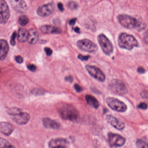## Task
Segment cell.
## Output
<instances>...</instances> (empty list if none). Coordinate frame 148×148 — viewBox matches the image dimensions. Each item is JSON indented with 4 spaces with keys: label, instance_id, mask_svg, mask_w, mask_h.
<instances>
[{
    "label": "cell",
    "instance_id": "cell-4",
    "mask_svg": "<svg viewBox=\"0 0 148 148\" xmlns=\"http://www.w3.org/2000/svg\"><path fill=\"white\" fill-rule=\"evenodd\" d=\"M110 90L116 95L123 96L128 92V90L124 83L122 80L114 79L112 80L109 85Z\"/></svg>",
    "mask_w": 148,
    "mask_h": 148
},
{
    "label": "cell",
    "instance_id": "cell-10",
    "mask_svg": "<svg viewBox=\"0 0 148 148\" xmlns=\"http://www.w3.org/2000/svg\"><path fill=\"white\" fill-rule=\"evenodd\" d=\"M11 15L10 8L5 0H0V24H5Z\"/></svg>",
    "mask_w": 148,
    "mask_h": 148
},
{
    "label": "cell",
    "instance_id": "cell-18",
    "mask_svg": "<svg viewBox=\"0 0 148 148\" xmlns=\"http://www.w3.org/2000/svg\"><path fill=\"white\" fill-rule=\"evenodd\" d=\"M14 130V127L11 124L7 122H0V132L9 136Z\"/></svg>",
    "mask_w": 148,
    "mask_h": 148
},
{
    "label": "cell",
    "instance_id": "cell-17",
    "mask_svg": "<svg viewBox=\"0 0 148 148\" xmlns=\"http://www.w3.org/2000/svg\"><path fill=\"white\" fill-rule=\"evenodd\" d=\"M9 47L6 40L0 39V60H4L6 58Z\"/></svg>",
    "mask_w": 148,
    "mask_h": 148
},
{
    "label": "cell",
    "instance_id": "cell-3",
    "mask_svg": "<svg viewBox=\"0 0 148 148\" xmlns=\"http://www.w3.org/2000/svg\"><path fill=\"white\" fill-rule=\"evenodd\" d=\"M118 21L119 24L125 28L129 29L139 28L140 22L134 17L126 14H120L118 16Z\"/></svg>",
    "mask_w": 148,
    "mask_h": 148
},
{
    "label": "cell",
    "instance_id": "cell-25",
    "mask_svg": "<svg viewBox=\"0 0 148 148\" xmlns=\"http://www.w3.org/2000/svg\"><path fill=\"white\" fill-rule=\"evenodd\" d=\"M136 145L138 148H147V142L142 139H138L136 142Z\"/></svg>",
    "mask_w": 148,
    "mask_h": 148
},
{
    "label": "cell",
    "instance_id": "cell-15",
    "mask_svg": "<svg viewBox=\"0 0 148 148\" xmlns=\"http://www.w3.org/2000/svg\"><path fill=\"white\" fill-rule=\"evenodd\" d=\"M69 143L65 138H57L52 139L49 142V147L50 148H66L68 147Z\"/></svg>",
    "mask_w": 148,
    "mask_h": 148
},
{
    "label": "cell",
    "instance_id": "cell-34",
    "mask_svg": "<svg viewBox=\"0 0 148 148\" xmlns=\"http://www.w3.org/2000/svg\"><path fill=\"white\" fill-rule=\"evenodd\" d=\"M15 60L17 63L19 64H21L23 62V58L21 56H18L15 57Z\"/></svg>",
    "mask_w": 148,
    "mask_h": 148
},
{
    "label": "cell",
    "instance_id": "cell-24",
    "mask_svg": "<svg viewBox=\"0 0 148 148\" xmlns=\"http://www.w3.org/2000/svg\"><path fill=\"white\" fill-rule=\"evenodd\" d=\"M18 21L21 25L24 26L28 24L29 22V20L25 15H23L20 16L18 19Z\"/></svg>",
    "mask_w": 148,
    "mask_h": 148
},
{
    "label": "cell",
    "instance_id": "cell-12",
    "mask_svg": "<svg viewBox=\"0 0 148 148\" xmlns=\"http://www.w3.org/2000/svg\"><path fill=\"white\" fill-rule=\"evenodd\" d=\"M12 7L17 12L25 13L27 9V5L24 0H11Z\"/></svg>",
    "mask_w": 148,
    "mask_h": 148
},
{
    "label": "cell",
    "instance_id": "cell-40",
    "mask_svg": "<svg viewBox=\"0 0 148 148\" xmlns=\"http://www.w3.org/2000/svg\"><path fill=\"white\" fill-rule=\"evenodd\" d=\"M73 30L76 32L78 33H80L79 28L78 27H76L75 28H73Z\"/></svg>",
    "mask_w": 148,
    "mask_h": 148
},
{
    "label": "cell",
    "instance_id": "cell-38",
    "mask_svg": "<svg viewBox=\"0 0 148 148\" xmlns=\"http://www.w3.org/2000/svg\"><path fill=\"white\" fill-rule=\"evenodd\" d=\"M65 79L66 81H68V82H70V83H72L73 81V78L71 76H67V77H66Z\"/></svg>",
    "mask_w": 148,
    "mask_h": 148
},
{
    "label": "cell",
    "instance_id": "cell-35",
    "mask_svg": "<svg viewBox=\"0 0 148 148\" xmlns=\"http://www.w3.org/2000/svg\"><path fill=\"white\" fill-rule=\"evenodd\" d=\"M141 96L144 99H147L148 98V92L147 91H143L141 93Z\"/></svg>",
    "mask_w": 148,
    "mask_h": 148
},
{
    "label": "cell",
    "instance_id": "cell-16",
    "mask_svg": "<svg viewBox=\"0 0 148 148\" xmlns=\"http://www.w3.org/2000/svg\"><path fill=\"white\" fill-rule=\"evenodd\" d=\"M40 30L44 34H59L62 32L60 28L49 25L42 26L40 28Z\"/></svg>",
    "mask_w": 148,
    "mask_h": 148
},
{
    "label": "cell",
    "instance_id": "cell-1",
    "mask_svg": "<svg viewBox=\"0 0 148 148\" xmlns=\"http://www.w3.org/2000/svg\"><path fill=\"white\" fill-rule=\"evenodd\" d=\"M58 112L61 118L64 120L76 122L79 118V113L77 110L69 104H62L59 108Z\"/></svg>",
    "mask_w": 148,
    "mask_h": 148
},
{
    "label": "cell",
    "instance_id": "cell-14",
    "mask_svg": "<svg viewBox=\"0 0 148 148\" xmlns=\"http://www.w3.org/2000/svg\"><path fill=\"white\" fill-rule=\"evenodd\" d=\"M12 119L18 124L22 125H25L29 122L30 116L27 112L21 111L14 116H12Z\"/></svg>",
    "mask_w": 148,
    "mask_h": 148
},
{
    "label": "cell",
    "instance_id": "cell-32",
    "mask_svg": "<svg viewBox=\"0 0 148 148\" xmlns=\"http://www.w3.org/2000/svg\"><path fill=\"white\" fill-rule=\"evenodd\" d=\"M74 87L75 90L77 92H80L83 91V89H82V87L78 84H75L74 85Z\"/></svg>",
    "mask_w": 148,
    "mask_h": 148
},
{
    "label": "cell",
    "instance_id": "cell-11",
    "mask_svg": "<svg viewBox=\"0 0 148 148\" xmlns=\"http://www.w3.org/2000/svg\"><path fill=\"white\" fill-rule=\"evenodd\" d=\"M55 9L53 3H49L39 7L37 9V14L41 17H47L51 15Z\"/></svg>",
    "mask_w": 148,
    "mask_h": 148
},
{
    "label": "cell",
    "instance_id": "cell-26",
    "mask_svg": "<svg viewBox=\"0 0 148 148\" xmlns=\"http://www.w3.org/2000/svg\"><path fill=\"white\" fill-rule=\"evenodd\" d=\"M21 111H22V110L21 109L14 107V108H12L8 109L7 110V113L12 116Z\"/></svg>",
    "mask_w": 148,
    "mask_h": 148
},
{
    "label": "cell",
    "instance_id": "cell-37",
    "mask_svg": "<svg viewBox=\"0 0 148 148\" xmlns=\"http://www.w3.org/2000/svg\"><path fill=\"white\" fill-rule=\"evenodd\" d=\"M58 8L60 10V12H64V6H63V4H62V3H61V2H59V3H58Z\"/></svg>",
    "mask_w": 148,
    "mask_h": 148
},
{
    "label": "cell",
    "instance_id": "cell-27",
    "mask_svg": "<svg viewBox=\"0 0 148 148\" xmlns=\"http://www.w3.org/2000/svg\"><path fill=\"white\" fill-rule=\"evenodd\" d=\"M67 7L71 10H76L79 8V5L77 2L75 1H71L69 2L67 4Z\"/></svg>",
    "mask_w": 148,
    "mask_h": 148
},
{
    "label": "cell",
    "instance_id": "cell-6",
    "mask_svg": "<svg viewBox=\"0 0 148 148\" xmlns=\"http://www.w3.org/2000/svg\"><path fill=\"white\" fill-rule=\"evenodd\" d=\"M106 103L111 109L118 112H125L127 109V106L124 103L116 98L107 97Z\"/></svg>",
    "mask_w": 148,
    "mask_h": 148
},
{
    "label": "cell",
    "instance_id": "cell-39",
    "mask_svg": "<svg viewBox=\"0 0 148 148\" xmlns=\"http://www.w3.org/2000/svg\"><path fill=\"white\" fill-rule=\"evenodd\" d=\"M76 21H77V18H74L71 20L70 22H69L70 25H74L75 23H76Z\"/></svg>",
    "mask_w": 148,
    "mask_h": 148
},
{
    "label": "cell",
    "instance_id": "cell-8",
    "mask_svg": "<svg viewBox=\"0 0 148 148\" xmlns=\"http://www.w3.org/2000/svg\"><path fill=\"white\" fill-rule=\"evenodd\" d=\"M88 73L92 77L98 81L103 82L106 80V76L99 68L95 66L87 65L85 66Z\"/></svg>",
    "mask_w": 148,
    "mask_h": 148
},
{
    "label": "cell",
    "instance_id": "cell-22",
    "mask_svg": "<svg viewBox=\"0 0 148 148\" xmlns=\"http://www.w3.org/2000/svg\"><path fill=\"white\" fill-rule=\"evenodd\" d=\"M85 99L88 105L95 109H97L100 106L99 102L97 99L92 95H86L85 97Z\"/></svg>",
    "mask_w": 148,
    "mask_h": 148
},
{
    "label": "cell",
    "instance_id": "cell-31",
    "mask_svg": "<svg viewBox=\"0 0 148 148\" xmlns=\"http://www.w3.org/2000/svg\"><path fill=\"white\" fill-rule=\"evenodd\" d=\"M45 51L47 56H51L52 54V50L49 47H45Z\"/></svg>",
    "mask_w": 148,
    "mask_h": 148
},
{
    "label": "cell",
    "instance_id": "cell-23",
    "mask_svg": "<svg viewBox=\"0 0 148 148\" xmlns=\"http://www.w3.org/2000/svg\"><path fill=\"white\" fill-rule=\"evenodd\" d=\"M14 147L7 140L0 138V148H12Z\"/></svg>",
    "mask_w": 148,
    "mask_h": 148
},
{
    "label": "cell",
    "instance_id": "cell-21",
    "mask_svg": "<svg viewBox=\"0 0 148 148\" xmlns=\"http://www.w3.org/2000/svg\"><path fill=\"white\" fill-rule=\"evenodd\" d=\"M29 32L25 28H20L18 33V40L21 43L26 42L28 38Z\"/></svg>",
    "mask_w": 148,
    "mask_h": 148
},
{
    "label": "cell",
    "instance_id": "cell-7",
    "mask_svg": "<svg viewBox=\"0 0 148 148\" xmlns=\"http://www.w3.org/2000/svg\"><path fill=\"white\" fill-rule=\"evenodd\" d=\"M77 45L79 49L83 51L89 53H94L98 50V47L96 44L87 39L80 40L77 42Z\"/></svg>",
    "mask_w": 148,
    "mask_h": 148
},
{
    "label": "cell",
    "instance_id": "cell-13",
    "mask_svg": "<svg viewBox=\"0 0 148 148\" xmlns=\"http://www.w3.org/2000/svg\"><path fill=\"white\" fill-rule=\"evenodd\" d=\"M106 119L110 124L119 130H123L125 128V125L124 123L119 119L116 118L112 115H107Z\"/></svg>",
    "mask_w": 148,
    "mask_h": 148
},
{
    "label": "cell",
    "instance_id": "cell-5",
    "mask_svg": "<svg viewBox=\"0 0 148 148\" xmlns=\"http://www.w3.org/2000/svg\"><path fill=\"white\" fill-rule=\"evenodd\" d=\"M97 40L104 53L108 56L111 55L113 53V47L109 39L104 34H100L98 36Z\"/></svg>",
    "mask_w": 148,
    "mask_h": 148
},
{
    "label": "cell",
    "instance_id": "cell-2",
    "mask_svg": "<svg viewBox=\"0 0 148 148\" xmlns=\"http://www.w3.org/2000/svg\"><path fill=\"white\" fill-rule=\"evenodd\" d=\"M118 43L119 47L128 50H132L139 46L138 41L134 36L125 33L119 34Z\"/></svg>",
    "mask_w": 148,
    "mask_h": 148
},
{
    "label": "cell",
    "instance_id": "cell-19",
    "mask_svg": "<svg viewBox=\"0 0 148 148\" xmlns=\"http://www.w3.org/2000/svg\"><path fill=\"white\" fill-rule=\"evenodd\" d=\"M43 123L45 127L47 129L58 130L60 127V124L58 122L49 118L44 119Z\"/></svg>",
    "mask_w": 148,
    "mask_h": 148
},
{
    "label": "cell",
    "instance_id": "cell-33",
    "mask_svg": "<svg viewBox=\"0 0 148 148\" xmlns=\"http://www.w3.org/2000/svg\"><path fill=\"white\" fill-rule=\"evenodd\" d=\"M27 68L32 72H34L36 70V66L34 64H29L27 65Z\"/></svg>",
    "mask_w": 148,
    "mask_h": 148
},
{
    "label": "cell",
    "instance_id": "cell-28",
    "mask_svg": "<svg viewBox=\"0 0 148 148\" xmlns=\"http://www.w3.org/2000/svg\"><path fill=\"white\" fill-rule=\"evenodd\" d=\"M17 33L16 32H14L13 34H12V37L11 38V40H10V44L12 46H15L16 45L15 42V39L17 37Z\"/></svg>",
    "mask_w": 148,
    "mask_h": 148
},
{
    "label": "cell",
    "instance_id": "cell-36",
    "mask_svg": "<svg viewBox=\"0 0 148 148\" xmlns=\"http://www.w3.org/2000/svg\"><path fill=\"white\" fill-rule=\"evenodd\" d=\"M137 71L138 73H140V74H143L145 72V70L143 67L140 66L138 68Z\"/></svg>",
    "mask_w": 148,
    "mask_h": 148
},
{
    "label": "cell",
    "instance_id": "cell-20",
    "mask_svg": "<svg viewBox=\"0 0 148 148\" xmlns=\"http://www.w3.org/2000/svg\"><path fill=\"white\" fill-rule=\"evenodd\" d=\"M27 42L31 45H35L38 41L39 34L36 29L32 28L29 31Z\"/></svg>",
    "mask_w": 148,
    "mask_h": 148
},
{
    "label": "cell",
    "instance_id": "cell-9",
    "mask_svg": "<svg viewBox=\"0 0 148 148\" xmlns=\"http://www.w3.org/2000/svg\"><path fill=\"white\" fill-rule=\"evenodd\" d=\"M108 142L111 147H120L125 143V138L121 135L110 132L108 134Z\"/></svg>",
    "mask_w": 148,
    "mask_h": 148
},
{
    "label": "cell",
    "instance_id": "cell-30",
    "mask_svg": "<svg viewBox=\"0 0 148 148\" xmlns=\"http://www.w3.org/2000/svg\"><path fill=\"white\" fill-rule=\"evenodd\" d=\"M138 108L143 110H146L147 109V104L145 103H141L138 105Z\"/></svg>",
    "mask_w": 148,
    "mask_h": 148
},
{
    "label": "cell",
    "instance_id": "cell-29",
    "mask_svg": "<svg viewBox=\"0 0 148 148\" xmlns=\"http://www.w3.org/2000/svg\"><path fill=\"white\" fill-rule=\"evenodd\" d=\"M90 58V57L89 55L84 56V55H81V54H79L78 56V58L79 59L82 60V61H87Z\"/></svg>",
    "mask_w": 148,
    "mask_h": 148
}]
</instances>
